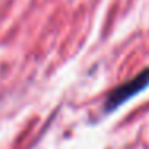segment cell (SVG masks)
Here are the masks:
<instances>
[{"mask_svg": "<svg viewBox=\"0 0 149 149\" xmlns=\"http://www.w3.org/2000/svg\"><path fill=\"white\" fill-rule=\"evenodd\" d=\"M149 87V68L141 71L136 77H133L132 80L125 82V84L116 87L114 90H111L106 96L104 101V112L111 114L120 107L122 104H125L128 100H132L133 96L139 95L143 90Z\"/></svg>", "mask_w": 149, "mask_h": 149, "instance_id": "1", "label": "cell"}]
</instances>
